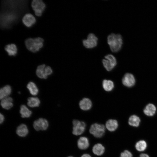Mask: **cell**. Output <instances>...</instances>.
Instances as JSON below:
<instances>
[{"mask_svg":"<svg viewBox=\"0 0 157 157\" xmlns=\"http://www.w3.org/2000/svg\"><path fill=\"white\" fill-rule=\"evenodd\" d=\"M98 39L95 35L90 33L88 35L87 38L82 41L83 46L86 48L91 49L95 47L97 44Z\"/></svg>","mask_w":157,"mask_h":157,"instance_id":"6","label":"cell"},{"mask_svg":"<svg viewBox=\"0 0 157 157\" xmlns=\"http://www.w3.org/2000/svg\"><path fill=\"white\" fill-rule=\"evenodd\" d=\"M20 113L21 117L23 118H28L30 117L32 114V112L24 105L21 106Z\"/></svg>","mask_w":157,"mask_h":157,"instance_id":"23","label":"cell"},{"mask_svg":"<svg viewBox=\"0 0 157 157\" xmlns=\"http://www.w3.org/2000/svg\"><path fill=\"white\" fill-rule=\"evenodd\" d=\"M106 127L104 124L97 123L92 124L89 129L90 133L98 138L102 137L104 135Z\"/></svg>","mask_w":157,"mask_h":157,"instance_id":"3","label":"cell"},{"mask_svg":"<svg viewBox=\"0 0 157 157\" xmlns=\"http://www.w3.org/2000/svg\"><path fill=\"white\" fill-rule=\"evenodd\" d=\"M5 49L9 56H14L17 53V49L16 45L14 44H8L6 45Z\"/></svg>","mask_w":157,"mask_h":157,"instance_id":"22","label":"cell"},{"mask_svg":"<svg viewBox=\"0 0 157 157\" xmlns=\"http://www.w3.org/2000/svg\"><path fill=\"white\" fill-rule=\"evenodd\" d=\"M44 41V40L40 37L35 38H30L26 40L25 44L29 50L35 52L43 47Z\"/></svg>","mask_w":157,"mask_h":157,"instance_id":"2","label":"cell"},{"mask_svg":"<svg viewBox=\"0 0 157 157\" xmlns=\"http://www.w3.org/2000/svg\"><path fill=\"white\" fill-rule=\"evenodd\" d=\"M81 157H91V156L88 154L85 153L82 154Z\"/></svg>","mask_w":157,"mask_h":157,"instance_id":"30","label":"cell"},{"mask_svg":"<svg viewBox=\"0 0 157 157\" xmlns=\"http://www.w3.org/2000/svg\"><path fill=\"white\" fill-rule=\"evenodd\" d=\"M22 21L25 26L29 27L35 23L36 19L31 14L27 13L23 17Z\"/></svg>","mask_w":157,"mask_h":157,"instance_id":"11","label":"cell"},{"mask_svg":"<svg viewBox=\"0 0 157 157\" xmlns=\"http://www.w3.org/2000/svg\"><path fill=\"white\" fill-rule=\"evenodd\" d=\"M77 144L78 147L80 149L85 150L89 146V140L87 137L85 136H81L78 139Z\"/></svg>","mask_w":157,"mask_h":157,"instance_id":"10","label":"cell"},{"mask_svg":"<svg viewBox=\"0 0 157 157\" xmlns=\"http://www.w3.org/2000/svg\"><path fill=\"white\" fill-rule=\"evenodd\" d=\"M120 157H133V155L130 151L125 150L121 153Z\"/></svg>","mask_w":157,"mask_h":157,"instance_id":"27","label":"cell"},{"mask_svg":"<svg viewBox=\"0 0 157 157\" xmlns=\"http://www.w3.org/2000/svg\"><path fill=\"white\" fill-rule=\"evenodd\" d=\"M140 122V119L138 116L135 115H133L129 117L128 123L131 126L137 127L139 126Z\"/></svg>","mask_w":157,"mask_h":157,"instance_id":"20","label":"cell"},{"mask_svg":"<svg viewBox=\"0 0 157 157\" xmlns=\"http://www.w3.org/2000/svg\"><path fill=\"white\" fill-rule=\"evenodd\" d=\"M92 106V102L91 100L88 98H83L79 102L80 108L83 110L87 111L90 110Z\"/></svg>","mask_w":157,"mask_h":157,"instance_id":"13","label":"cell"},{"mask_svg":"<svg viewBox=\"0 0 157 157\" xmlns=\"http://www.w3.org/2000/svg\"><path fill=\"white\" fill-rule=\"evenodd\" d=\"M147 146V143L144 140H140L136 143L135 148L138 151H142L146 149Z\"/></svg>","mask_w":157,"mask_h":157,"instance_id":"26","label":"cell"},{"mask_svg":"<svg viewBox=\"0 0 157 157\" xmlns=\"http://www.w3.org/2000/svg\"><path fill=\"white\" fill-rule=\"evenodd\" d=\"M13 99L11 97H7L2 99L1 105L2 107L8 110L13 106Z\"/></svg>","mask_w":157,"mask_h":157,"instance_id":"17","label":"cell"},{"mask_svg":"<svg viewBox=\"0 0 157 157\" xmlns=\"http://www.w3.org/2000/svg\"><path fill=\"white\" fill-rule=\"evenodd\" d=\"M156 108L155 106L152 104H147L144 108L143 112L144 114L149 116H152L155 114Z\"/></svg>","mask_w":157,"mask_h":157,"instance_id":"16","label":"cell"},{"mask_svg":"<svg viewBox=\"0 0 157 157\" xmlns=\"http://www.w3.org/2000/svg\"><path fill=\"white\" fill-rule=\"evenodd\" d=\"M44 71L46 75L47 76L51 74L53 72L51 68L49 66H47L45 67Z\"/></svg>","mask_w":157,"mask_h":157,"instance_id":"28","label":"cell"},{"mask_svg":"<svg viewBox=\"0 0 157 157\" xmlns=\"http://www.w3.org/2000/svg\"><path fill=\"white\" fill-rule=\"evenodd\" d=\"M45 65L43 64L38 66L36 70V74L37 76L41 78L47 79V76L46 74L44 68Z\"/></svg>","mask_w":157,"mask_h":157,"instance_id":"21","label":"cell"},{"mask_svg":"<svg viewBox=\"0 0 157 157\" xmlns=\"http://www.w3.org/2000/svg\"><path fill=\"white\" fill-rule=\"evenodd\" d=\"M105 150L104 147L100 143L95 144L92 148L93 153L94 155L98 156L103 155L105 152Z\"/></svg>","mask_w":157,"mask_h":157,"instance_id":"14","label":"cell"},{"mask_svg":"<svg viewBox=\"0 0 157 157\" xmlns=\"http://www.w3.org/2000/svg\"><path fill=\"white\" fill-rule=\"evenodd\" d=\"M27 87L32 95H36L38 94V89L35 84L33 82H29L28 84Z\"/></svg>","mask_w":157,"mask_h":157,"instance_id":"25","label":"cell"},{"mask_svg":"<svg viewBox=\"0 0 157 157\" xmlns=\"http://www.w3.org/2000/svg\"><path fill=\"white\" fill-rule=\"evenodd\" d=\"M107 39L108 44L112 52L116 53L121 49L123 44L121 35L111 33L108 36Z\"/></svg>","mask_w":157,"mask_h":157,"instance_id":"1","label":"cell"},{"mask_svg":"<svg viewBox=\"0 0 157 157\" xmlns=\"http://www.w3.org/2000/svg\"><path fill=\"white\" fill-rule=\"evenodd\" d=\"M72 133L73 135L78 136L81 135L84 132L86 128V124L84 122L77 119H74L72 122Z\"/></svg>","mask_w":157,"mask_h":157,"instance_id":"4","label":"cell"},{"mask_svg":"<svg viewBox=\"0 0 157 157\" xmlns=\"http://www.w3.org/2000/svg\"><path fill=\"white\" fill-rule=\"evenodd\" d=\"M139 157H149V156L146 154H141Z\"/></svg>","mask_w":157,"mask_h":157,"instance_id":"31","label":"cell"},{"mask_svg":"<svg viewBox=\"0 0 157 157\" xmlns=\"http://www.w3.org/2000/svg\"><path fill=\"white\" fill-rule=\"evenodd\" d=\"M28 105L31 107H35L39 106L40 101L37 97H30L28 99Z\"/></svg>","mask_w":157,"mask_h":157,"instance_id":"24","label":"cell"},{"mask_svg":"<svg viewBox=\"0 0 157 157\" xmlns=\"http://www.w3.org/2000/svg\"><path fill=\"white\" fill-rule=\"evenodd\" d=\"M33 127L36 131H44L49 126V123L45 119L40 118L35 120L33 123Z\"/></svg>","mask_w":157,"mask_h":157,"instance_id":"8","label":"cell"},{"mask_svg":"<svg viewBox=\"0 0 157 157\" xmlns=\"http://www.w3.org/2000/svg\"><path fill=\"white\" fill-rule=\"evenodd\" d=\"M0 123L1 124L4 121V117L3 115L1 113L0 114Z\"/></svg>","mask_w":157,"mask_h":157,"instance_id":"29","label":"cell"},{"mask_svg":"<svg viewBox=\"0 0 157 157\" xmlns=\"http://www.w3.org/2000/svg\"><path fill=\"white\" fill-rule=\"evenodd\" d=\"M122 82L124 86L128 87L133 86L135 83V79L133 75L131 74H126L122 78Z\"/></svg>","mask_w":157,"mask_h":157,"instance_id":"9","label":"cell"},{"mask_svg":"<svg viewBox=\"0 0 157 157\" xmlns=\"http://www.w3.org/2000/svg\"><path fill=\"white\" fill-rule=\"evenodd\" d=\"M105 126L108 131L111 132H114L117 129L118 123L116 120L110 119L106 121Z\"/></svg>","mask_w":157,"mask_h":157,"instance_id":"12","label":"cell"},{"mask_svg":"<svg viewBox=\"0 0 157 157\" xmlns=\"http://www.w3.org/2000/svg\"><path fill=\"white\" fill-rule=\"evenodd\" d=\"M103 65L108 71L112 70L117 64V60L115 57L112 54H108L105 56L102 60Z\"/></svg>","mask_w":157,"mask_h":157,"instance_id":"5","label":"cell"},{"mask_svg":"<svg viewBox=\"0 0 157 157\" xmlns=\"http://www.w3.org/2000/svg\"><path fill=\"white\" fill-rule=\"evenodd\" d=\"M31 4L35 15L38 16H41L46 6L43 1L41 0H33Z\"/></svg>","mask_w":157,"mask_h":157,"instance_id":"7","label":"cell"},{"mask_svg":"<svg viewBox=\"0 0 157 157\" xmlns=\"http://www.w3.org/2000/svg\"><path fill=\"white\" fill-rule=\"evenodd\" d=\"M102 87L105 91L110 92L113 89L114 85L113 82L112 81L104 79L102 82Z\"/></svg>","mask_w":157,"mask_h":157,"instance_id":"19","label":"cell"},{"mask_svg":"<svg viewBox=\"0 0 157 157\" xmlns=\"http://www.w3.org/2000/svg\"><path fill=\"white\" fill-rule=\"evenodd\" d=\"M11 88L9 85H6L1 88L0 90V99L7 97L11 94Z\"/></svg>","mask_w":157,"mask_h":157,"instance_id":"18","label":"cell"},{"mask_svg":"<svg viewBox=\"0 0 157 157\" xmlns=\"http://www.w3.org/2000/svg\"><path fill=\"white\" fill-rule=\"evenodd\" d=\"M67 157H74L73 156H67Z\"/></svg>","mask_w":157,"mask_h":157,"instance_id":"32","label":"cell"},{"mask_svg":"<svg viewBox=\"0 0 157 157\" xmlns=\"http://www.w3.org/2000/svg\"><path fill=\"white\" fill-rule=\"evenodd\" d=\"M28 133V130L26 125L24 124L19 125L16 130L17 134L19 137H24L26 136Z\"/></svg>","mask_w":157,"mask_h":157,"instance_id":"15","label":"cell"}]
</instances>
